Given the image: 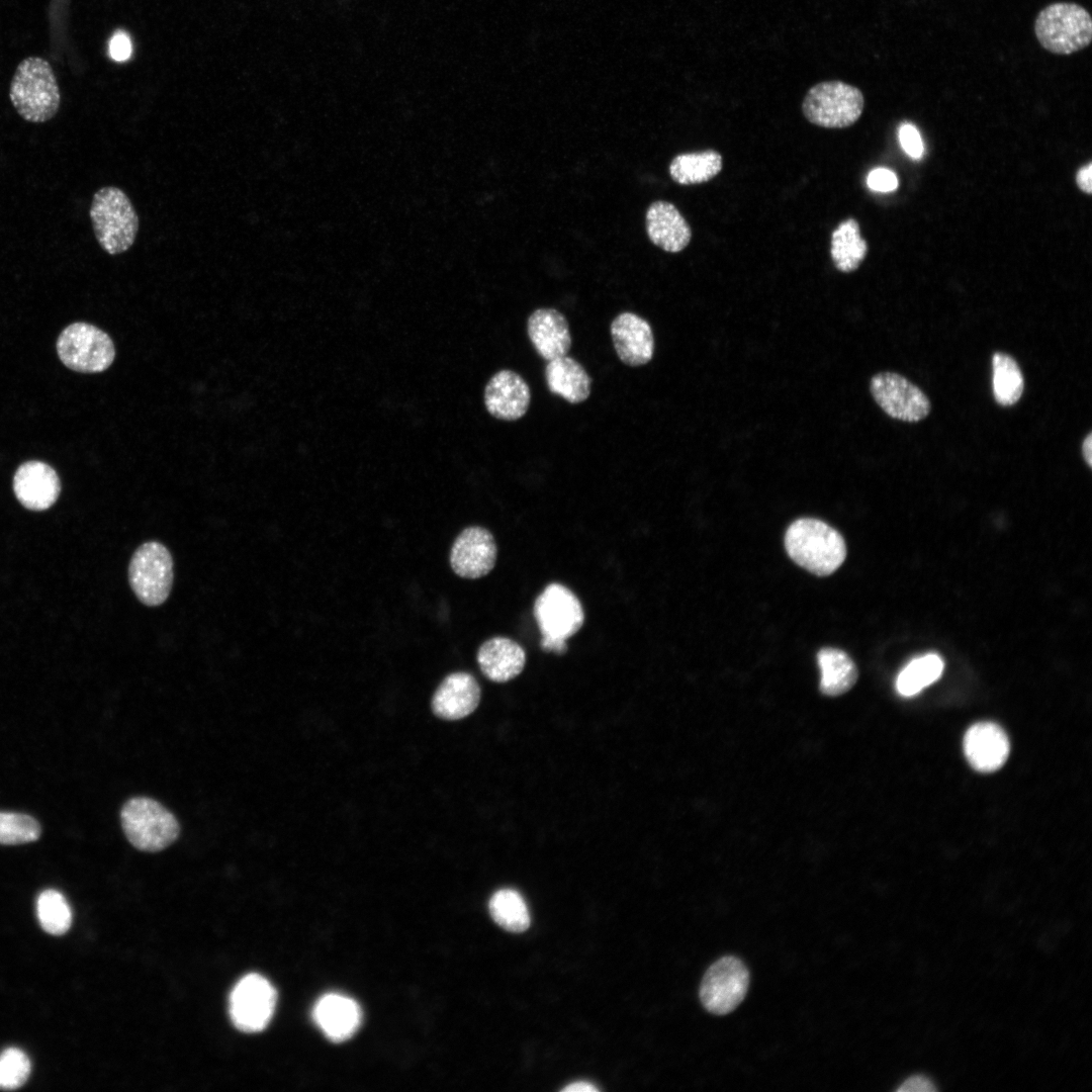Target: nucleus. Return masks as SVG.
<instances>
[{"label":"nucleus","instance_id":"f257e3e1","mask_svg":"<svg viewBox=\"0 0 1092 1092\" xmlns=\"http://www.w3.org/2000/svg\"><path fill=\"white\" fill-rule=\"evenodd\" d=\"M785 546L801 567L820 576L834 572L844 561L846 546L832 527L816 519H799L787 530Z\"/></svg>","mask_w":1092,"mask_h":1092},{"label":"nucleus","instance_id":"f03ea898","mask_svg":"<svg viewBox=\"0 0 1092 1092\" xmlns=\"http://www.w3.org/2000/svg\"><path fill=\"white\" fill-rule=\"evenodd\" d=\"M9 98L26 121L42 123L53 118L60 108L61 94L49 62L39 57L22 60L12 77Z\"/></svg>","mask_w":1092,"mask_h":1092},{"label":"nucleus","instance_id":"7ed1b4c3","mask_svg":"<svg viewBox=\"0 0 1092 1092\" xmlns=\"http://www.w3.org/2000/svg\"><path fill=\"white\" fill-rule=\"evenodd\" d=\"M89 215L97 243L108 255L124 253L134 243L139 216L120 188L105 186L96 191Z\"/></svg>","mask_w":1092,"mask_h":1092},{"label":"nucleus","instance_id":"20e7f679","mask_svg":"<svg viewBox=\"0 0 1092 1092\" xmlns=\"http://www.w3.org/2000/svg\"><path fill=\"white\" fill-rule=\"evenodd\" d=\"M1037 41L1046 52L1069 56L1086 49L1092 40L1089 11L1075 2H1054L1037 13L1034 24Z\"/></svg>","mask_w":1092,"mask_h":1092},{"label":"nucleus","instance_id":"39448f33","mask_svg":"<svg viewBox=\"0 0 1092 1092\" xmlns=\"http://www.w3.org/2000/svg\"><path fill=\"white\" fill-rule=\"evenodd\" d=\"M863 106L864 98L859 88L840 80H830L819 82L807 91L802 111L815 125L843 128L860 117Z\"/></svg>","mask_w":1092,"mask_h":1092},{"label":"nucleus","instance_id":"423d86ee","mask_svg":"<svg viewBox=\"0 0 1092 1092\" xmlns=\"http://www.w3.org/2000/svg\"><path fill=\"white\" fill-rule=\"evenodd\" d=\"M121 826L128 841L144 851H159L169 846L179 834L175 816L159 802L135 797L120 812Z\"/></svg>","mask_w":1092,"mask_h":1092},{"label":"nucleus","instance_id":"0eeeda50","mask_svg":"<svg viewBox=\"0 0 1092 1092\" xmlns=\"http://www.w3.org/2000/svg\"><path fill=\"white\" fill-rule=\"evenodd\" d=\"M173 578V559L164 544L148 541L138 547L129 562L128 579L142 604L162 605L171 593Z\"/></svg>","mask_w":1092,"mask_h":1092},{"label":"nucleus","instance_id":"6e6552de","mask_svg":"<svg viewBox=\"0 0 1092 1092\" xmlns=\"http://www.w3.org/2000/svg\"><path fill=\"white\" fill-rule=\"evenodd\" d=\"M57 351L68 368L83 373L104 371L115 356L111 338L87 323L68 326L59 336Z\"/></svg>","mask_w":1092,"mask_h":1092},{"label":"nucleus","instance_id":"1a4fd4ad","mask_svg":"<svg viewBox=\"0 0 1092 1092\" xmlns=\"http://www.w3.org/2000/svg\"><path fill=\"white\" fill-rule=\"evenodd\" d=\"M748 985L749 972L742 961L732 956L723 957L710 966L704 975L700 999L709 1012L724 1015L741 1003Z\"/></svg>","mask_w":1092,"mask_h":1092},{"label":"nucleus","instance_id":"9d476101","mask_svg":"<svg viewBox=\"0 0 1092 1092\" xmlns=\"http://www.w3.org/2000/svg\"><path fill=\"white\" fill-rule=\"evenodd\" d=\"M276 997L274 987L266 978L259 974L245 976L230 996V1016L234 1025L247 1033L263 1030L273 1016Z\"/></svg>","mask_w":1092,"mask_h":1092},{"label":"nucleus","instance_id":"9b49d317","mask_svg":"<svg viewBox=\"0 0 1092 1092\" xmlns=\"http://www.w3.org/2000/svg\"><path fill=\"white\" fill-rule=\"evenodd\" d=\"M534 615L542 638L565 641L581 628L584 620L579 600L560 583H550L538 596Z\"/></svg>","mask_w":1092,"mask_h":1092},{"label":"nucleus","instance_id":"f8f14e48","mask_svg":"<svg viewBox=\"0 0 1092 1092\" xmlns=\"http://www.w3.org/2000/svg\"><path fill=\"white\" fill-rule=\"evenodd\" d=\"M870 390L879 406L896 420L916 423L925 419L931 408L926 394L895 372H881L873 376Z\"/></svg>","mask_w":1092,"mask_h":1092},{"label":"nucleus","instance_id":"ddd939ff","mask_svg":"<svg viewBox=\"0 0 1092 1092\" xmlns=\"http://www.w3.org/2000/svg\"><path fill=\"white\" fill-rule=\"evenodd\" d=\"M496 553L493 536L488 530L478 526L468 527L453 543L450 565L457 575L476 579L491 571Z\"/></svg>","mask_w":1092,"mask_h":1092},{"label":"nucleus","instance_id":"4468645a","mask_svg":"<svg viewBox=\"0 0 1092 1092\" xmlns=\"http://www.w3.org/2000/svg\"><path fill=\"white\" fill-rule=\"evenodd\" d=\"M611 337L619 359L637 367L647 364L654 354V336L649 323L640 315L624 311L610 327Z\"/></svg>","mask_w":1092,"mask_h":1092},{"label":"nucleus","instance_id":"2eb2a0df","mask_svg":"<svg viewBox=\"0 0 1092 1092\" xmlns=\"http://www.w3.org/2000/svg\"><path fill=\"white\" fill-rule=\"evenodd\" d=\"M531 401L526 380L517 372L504 369L491 376L484 388V404L495 419L517 421L524 417Z\"/></svg>","mask_w":1092,"mask_h":1092},{"label":"nucleus","instance_id":"dca6fc26","mask_svg":"<svg viewBox=\"0 0 1092 1092\" xmlns=\"http://www.w3.org/2000/svg\"><path fill=\"white\" fill-rule=\"evenodd\" d=\"M969 763L980 772H993L1006 762L1010 743L1004 730L993 722L972 725L964 737Z\"/></svg>","mask_w":1092,"mask_h":1092},{"label":"nucleus","instance_id":"f3484780","mask_svg":"<svg viewBox=\"0 0 1092 1092\" xmlns=\"http://www.w3.org/2000/svg\"><path fill=\"white\" fill-rule=\"evenodd\" d=\"M13 489L20 504L28 510L43 511L59 497L61 482L57 472L41 461L21 464L13 478Z\"/></svg>","mask_w":1092,"mask_h":1092},{"label":"nucleus","instance_id":"a211bd4d","mask_svg":"<svg viewBox=\"0 0 1092 1092\" xmlns=\"http://www.w3.org/2000/svg\"><path fill=\"white\" fill-rule=\"evenodd\" d=\"M528 337L536 352L550 361L565 356L571 347L568 322L559 310L541 307L527 322Z\"/></svg>","mask_w":1092,"mask_h":1092},{"label":"nucleus","instance_id":"6ab92c4d","mask_svg":"<svg viewBox=\"0 0 1092 1092\" xmlns=\"http://www.w3.org/2000/svg\"><path fill=\"white\" fill-rule=\"evenodd\" d=\"M480 688L470 673L458 671L447 675L432 699L434 714L445 720H459L478 706Z\"/></svg>","mask_w":1092,"mask_h":1092},{"label":"nucleus","instance_id":"aec40b11","mask_svg":"<svg viewBox=\"0 0 1092 1092\" xmlns=\"http://www.w3.org/2000/svg\"><path fill=\"white\" fill-rule=\"evenodd\" d=\"M312 1018L327 1038L334 1042H342L357 1031L362 1020V1012L353 999L342 994L330 993L316 1001Z\"/></svg>","mask_w":1092,"mask_h":1092},{"label":"nucleus","instance_id":"412c9836","mask_svg":"<svg viewBox=\"0 0 1092 1092\" xmlns=\"http://www.w3.org/2000/svg\"><path fill=\"white\" fill-rule=\"evenodd\" d=\"M646 231L650 241L669 253L684 250L692 231L678 209L667 201H654L646 211Z\"/></svg>","mask_w":1092,"mask_h":1092},{"label":"nucleus","instance_id":"4be33fe9","mask_svg":"<svg viewBox=\"0 0 1092 1092\" xmlns=\"http://www.w3.org/2000/svg\"><path fill=\"white\" fill-rule=\"evenodd\" d=\"M477 662L483 674L495 682H505L518 676L526 662L524 649L507 637H493L481 644Z\"/></svg>","mask_w":1092,"mask_h":1092},{"label":"nucleus","instance_id":"5701e85b","mask_svg":"<svg viewBox=\"0 0 1092 1092\" xmlns=\"http://www.w3.org/2000/svg\"><path fill=\"white\" fill-rule=\"evenodd\" d=\"M545 380L550 392L569 403H580L590 394V376L578 361L566 355L548 361Z\"/></svg>","mask_w":1092,"mask_h":1092},{"label":"nucleus","instance_id":"b1692460","mask_svg":"<svg viewBox=\"0 0 1092 1092\" xmlns=\"http://www.w3.org/2000/svg\"><path fill=\"white\" fill-rule=\"evenodd\" d=\"M821 671L820 691L836 697L849 691L857 679V668L842 650L823 648L817 655Z\"/></svg>","mask_w":1092,"mask_h":1092},{"label":"nucleus","instance_id":"393cba45","mask_svg":"<svg viewBox=\"0 0 1092 1092\" xmlns=\"http://www.w3.org/2000/svg\"><path fill=\"white\" fill-rule=\"evenodd\" d=\"M721 169V154L714 150H705L675 156L669 165V174L678 184L694 185L711 180Z\"/></svg>","mask_w":1092,"mask_h":1092},{"label":"nucleus","instance_id":"a878e982","mask_svg":"<svg viewBox=\"0 0 1092 1092\" xmlns=\"http://www.w3.org/2000/svg\"><path fill=\"white\" fill-rule=\"evenodd\" d=\"M868 252L859 225L853 218L841 222L831 235V258L837 270L848 273L856 270Z\"/></svg>","mask_w":1092,"mask_h":1092},{"label":"nucleus","instance_id":"bb28decb","mask_svg":"<svg viewBox=\"0 0 1092 1092\" xmlns=\"http://www.w3.org/2000/svg\"><path fill=\"white\" fill-rule=\"evenodd\" d=\"M992 385L996 402L1002 406L1015 404L1024 389V380L1016 360L1007 353L995 352L992 356Z\"/></svg>","mask_w":1092,"mask_h":1092},{"label":"nucleus","instance_id":"cd10ccee","mask_svg":"<svg viewBox=\"0 0 1092 1092\" xmlns=\"http://www.w3.org/2000/svg\"><path fill=\"white\" fill-rule=\"evenodd\" d=\"M492 919L504 929L519 933L530 926V914L522 895L513 889L496 891L488 903Z\"/></svg>","mask_w":1092,"mask_h":1092},{"label":"nucleus","instance_id":"c85d7f7f","mask_svg":"<svg viewBox=\"0 0 1092 1092\" xmlns=\"http://www.w3.org/2000/svg\"><path fill=\"white\" fill-rule=\"evenodd\" d=\"M943 670V661L937 654L928 653L911 660L898 674L896 690L903 697L918 694L934 682Z\"/></svg>","mask_w":1092,"mask_h":1092},{"label":"nucleus","instance_id":"c756f323","mask_svg":"<svg viewBox=\"0 0 1092 1092\" xmlns=\"http://www.w3.org/2000/svg\"><path fill=\"white\" fill-rule=\"evenodd\" d=\"M36 915L42 929L52 935L66 933L72 923V911L67 900L62 893L53 889L39 894Z\"/></svg>","mask_w":1092,"mask_h":1092},{"label":"nucleus","instance_id":"7c9ffc66","mask_svg":"<svg viewBox=\"0 0 1092 1092\" xmlns=\"http://www.w3.org/2000/svg\"><path fill=\"white\" fill-rule=\"evenodd\" d=\"M39 835V823L31 816L0 812V844L27 843L36 840Z\"/></svg>","mask_w":1092,"mask_h":1092},{"label":"nucleus","instance_id":"2f4dec72","mask_svg":"<svg viewBox=\"0 0 1092 1092\" xmlns=\"http://www.w3.org/2000/svg\"><path fill=\"white\" fill-rule=\"evenodd\" d=\"M31 1065L27 1055L8 1048L0 1054V1089L14 1090L21 1087L29 1077Z\"/></svg>","mask_w":1092,"mask_h":1092},{"label":"nucleus","instance_id":"473e14b6","mask_svg":"<svg viewBox=\"0 0 1092 1092\" xmlns=\"http://www.w3.org/2000/svg\"><path fill=\"white\" fill-rule=\"evenodd\" d=\"M899 142L901 147L912 159H920L924 153V145L918 129L911 123H903L899 128Z\"/></svg>","mask_w":1092,"mask_h":1092},{"label":"nucleus","instance_id":"72a5a7b5","mask_svg":"<svg viewBox=\"0 0 1092 1092\" xmlns=\"http://www.w3.org/2000/svg\"><path fill=\"white\" fill-rule=\"evenodd\" d=\"M867 183L869 187L879 192H890L897 188L898 179L894 172L886 168H877L870 172Z\"/></svg>","mask_w":1092,"mask_h":1092},{"label":"nucleus","instance_id":"f704fd0d","mask_svg":"<svg viewBox=\"0 0 1092 1092\" xmlns=\"http://www.w3.org/2000/svg\"><path fill=\"white\" fill-rule=\"evenodd\" d=\"M132 47L127 33L116 31L109 41V55L116 62L126 61L131 55Z\"/></svg>","mask_w":1092,"mask_h":1092},{"label":"nucleus","instance_id":"c9c22d12","mask_svg":"<svg viewBox=\"0 0 1092 1092\" xmlns=\"http://www.w3.org/2000/svg\"><path fill=\"white\" fill-rule=\"evenodd\" d=\"M935 1090L933 1082L920 1075L909 1077L897 1089L898 1092H933Z\"/></svg>","mask_w":1092,"mask_h":1092},{"label":"nucleus","instance_id":"e433bc0d","mask_svg":"<svg viewBox=\"0 0 1092 1092\" xmlns=\"http://www.w3.org/2000/svg\"><path fill=\"white\" fill-rule=\"evenodd\" d=\"M1078 186L1090 194L1092 190V165L1089 163L1087 166L1081 168L1076 177Z\"/></svg>","mask_w":1092,"mask_h":1092},{"label":"nucleus","instance_id":"4c0bfd02","mask_svg":"<svg viewBox=\"0 0 1092 1092\" xmlns=\"http://www.w3.org/2000/svg\"><path fill=\"white\" fill-rule=\"evenodd\" d=\"M541 647L545 651H553L558 654H562L566 651L567 645L565 640L542 638Z\"/></svg>","mask_w":1092,"mask_h":1092},{"label":"nucleus","instance_id":"58836bf2","mask_svg":"<svg viewBox=\"0 0 1092 1092\" xmlns=\"http://www.w3.org/2000/svg\"><path fill=\"white\" fill-rule=\"evenodd\" d=\"M598 1090L594 1084L584 1081L570 1083L562 1089L564 1092H596Z\"/></svg>","mask_w":1092,"mask_h":1092},{"label":"nucleus","instance_id":"ea45409f","mask_svg":"<svg viewBox=\"0 0 1092 1092\" xmlns=\"http://www.w3.org/2000/svg\"><path fill=\"white\" fill-rule=\"evenodd\" d=\"M1082 453L1087 465L1092 467V433H1088L1082 443Z\"/></svg>","mask_w":1092,"mask_h":1092}]
</instances>
